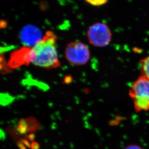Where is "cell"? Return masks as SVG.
Listing matches in <instances>:
<instances>
[{"label": "cell", "mask_w": 149, "mask_h": 149, "mask_svg": "<svg viewBox=\"0 0 149 149\" xmlns=\"http://www.w3.org/2000/svg\"><path fill=\"white\" fill-rule=\"evenodd\" d=\"M56 40V35L53 31H47L42 39L31 48V63L47 69L60 66Z\"/></svg>", "instance_id": "6da1fadb"}, {"label": "cell", "mask_w": 149, "mask_h": 149, "mask_svg": "<svg viewBox=\"0 0 149 149\" xmlns=\"http://www.w3.org/2000/svg\"><path fill=\"white\" fill-rule=\"evenodd\" d=\"M136 112L149 110V80L139 76L134 82L129 91Z\"/></svg>", "instance_id": "7a4b0ae2"}, {"label": "cell", "mask_w": 149, "mask_h": 149, "mask_svg": "<svg viewBox=\"0 0 149 149\" xmlns=\"http://www.w3.org/2000/svg\"><path fill=\"white\" fill-rule=\"evenodd\" d=\"M65 54L67 60L76 66L84 65L90 59V51L87 45L79 41L68 44L65 49Z\"/></svg>", "instance_id": "3957f363"}, {"label": "cell", "mask_w": 149, "mask_h": 149, "mask_svg": "<svg viewBox=\"0 0 149 149\" xmlns=\"http://www.w3.org/2000/svg\"><path fill=\"white\" fill-rule=\"evenodd\" d=\"M90 44L96 47H106L111 42L112 34L109 27L103 23L93 24L87 31Z\"/></svg>", "instance_id": "277c9868"}, {"label": "cell", "mask_w": 149, "mask_h": 149, "mask_svg": "<svg viewBox=\"0 0 149 149\" xmlns=\"http://www.w3.org/2000/svg\"><path fill=\"white\" fill-rule=\"evenodd\" d=\"M31 47H25L13 52L10 55L9 66L15 69L23 65H28L31 63Z\"/></svg>", "instance_id": "5b68a950"}, {"label": "cell", "mask_w": 149, "mask_h": 149, "mask_svg": "<svg viewBox=\"0 0 149 149\" xmlns=\"http://www.w3.org/2000/svg\"><path fill=\"white\" fill-rule=\"evenodd\" d=\"M42 37L39 29L33 26H27L20 32V39L26 47H33Z\"/></svg>", "instance_id": "8992f818"}, {"label": "cell", "mask_w": 149, "mask_h": 149, "mask_svg": "<svg viewBox=\"0 0 149 149\" xmlns=\"http://www.w3.org/2000/svg\"><path fill=\"white\" fill-rule=\"evenodd\" d=\"M141 75L149 80V55L140 61Z\"/></svg>", "instance_id": "52a82bcc"}, {"label": "cell", "mask_w": 149, "mask_h": 149, "mask_svg": "<svg viewBox=\"0 0 149 149\" xmlns=\"http://www.w3.org/2000/svg\"><path fill=\"white\" fill-rule=\"evenodd\" d=\"M87 2L89 3V4H92L93 6H99L105 3H107V1H88Z\"/></svg>", "instance_id": "ba28073f"}, {"label": "cell", "mask_w": 149, "mask_h": 149, "mask_svg": "<svg viewBox=\"0 0 149 149\" xmlns=\"http://www.w3.org/2000/svg\"><path fill=\"white\" fill-rule=\"evenodd\" d=\"M124 149H144L141 147L136 144H130L125 147Z\"/></svg>", "instance_id": "9c48e42d"}, {"label": "cell", "mask_w": 149, "mask_h": 149, "mask_svg": "<svg viewBox=\"0 0 149 149\" xmlns=\"http://www.w3.org/2000/svg\"><path fill=\"white\" fill-rule=\"evenodd\" d=\"M31 149H39V145L37 142H33L31 144Z\"/></svg>", "instance_id": "30bf717a"}]
</instances>
